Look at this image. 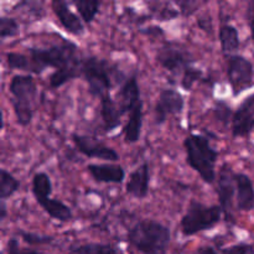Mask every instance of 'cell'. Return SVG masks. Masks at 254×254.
<instances>
[{"mask_svg": "<svg viewBox=\"0 0 254 254\" xmlns=\"http://www.w3.org/2000/svg\"><path fill=\"white\" fill-rule=\"evenodd\" d=\"M254 129V94L247 97L232 116V135L247 138Z\"/></svg>", "mask_w": 254, "mask_h": 254, "instance_id": "13", "label": "cell"}, {"mask_svg": "<svg viewBox=\"0 0 254 254\" xmlns=\"http://www.w3.org/2000/svg\"><path fill=\"white\" fill-rule=\"evenodd\" d=\"M186 161L201 176L206 184H213L216 180V161L217 150L211 146L210 139L200 134H190L184 140Z\"/></svg>", "mask_w": 254, "mask_h": 254, "instance_id": "3", "label": "cell"}, {"mask_svg": "<svg viewBox=\"0 0 254 254\" xmlns=\"http://www.w3.org/2000/svg\"><path fill=\"white\" fill-rule=\"evenodd\" d=\"M20 181L5 169L0 170V200L6 201L17 192Z\"/></svg>", "mask_w": 254, "mask_h": 254, "instance_id": "21", "label": "cell"}, {"mask_svg": "<svg viewBox=\"0 0 254 254\" xmlns=\"http://www.w3.org/2000/svg\"><path fill=\"white\" fill-rule=\"evenodd\" d=\"M87 170L98 183L121 184L126 179V171L121 165L114 164H89Z\"/></svg>", "mask_w": 254, "mask_h": 254, "instance_id": "16", "label": "cell"}, {"mask_svg": "<svg viewBox=\"0 0 254 254\" xmlns=\"http://www.w3.org/2000/svg\"><path fill=\"white\" fill-rule=\"evenodd\" d=\"M128 242L141 254H166L170 230L155 220H143L128 231Z\"/></svg>", "mask_w": 254, "mask_h": 254, "instance_id": "2", "label": "cell"}, {"mask_svg": "<svg viewBox=\"0 0 254 254\" xmlns=\"http://www.w3.org/2000/svg\"><path fill=\"white\" fill-rule=\"evenodd\" d=\"M216 114V118L218 121L223 122L225 124H228L230 122V116H231V109L225 102H216L215 109H213Z\"/></svg>", "mask_w": 254, "mask_h": 254, "instance_id": "30", "label": "cell"}, {"mask_svg": "<svg viewBox=\"0 0 254 254\" xmlns=\"http://www.w3.org/2000/svg\"><path fill=\"white\" fill-rule=\"evenodd\" d=\"M202 77V72L201 69L196 68V67L190 66L184 71L183 77H181V87L185 91H190L193 87V84Z\"/></svg>", "mask_w": 254, "mask_h": 254, "instance_id": "26", "label": "cell"}, {"mask_svg": "<svg viewBox=\"0 0 254 254\" xmlns=\"http://www.w3.org/2000/svg\"><path fill=\"white\" fill-rule=\"evenodd\" d=\"M236 191V173L228 164H223L217 179V193L220 206L227 221H235L232 215L233 195Z\"/></svg>", "mask_w": 254, "mask_h": 254, "instance_id": "10", "label": "cell"}, {"mask_svg": "<svg viewBox=\"0 0 254 254\" xmlns=\"http://www.w3.org/2000/svg\"><path fill=\"white\" fill-rule=\"evenodd\" d=\"M31 191L37 203L45 210L50 217L61 222H68L72 220L71 208L60 200L51 198L52 183L46 173H36L32 178Z\"/></svg>", "mask_w": 254, "mask_h": 254, "instance_id": "7", "label": "cell"}, {"mask_svg": "<svg viewBox=\"0 0 254 254\" xmlns=\"http://www.w3.org/2000/svg\"><path fill=\"white\" fill-rule=\"evenodd\" d=\"M252 252V247L246 243H238V245L231 246L222 251V254H248Z\"/></svg>", "mask_w": 254, "mask_h": 254, "instance_id": "32", "label": "cell"}, {"mask_svg": "<svg viewBox=\"0 0 254 254\" xmlns=\"http://www.w3.org/2000/svg\"><path fill=\"white\" fill-rule=\"evenodd\" d=\"M71 138L77 150L88 158H97L107 161L119 160V154L102 141L96 140L91 136L79 135V134H72Z\"/></svg>", "mask_w": 254, "mask_h": 254, "instance_id": "12", "label": "cell"}, {"mask_svg": "<svg viewBox=\"0 0 254 254\" xmlns=\"http://www.w3.org/2000/svg\"><path fill=\"white\" fill-rule=\"evenodd\" d=\"M247 21L251 29V36H252L253 44H254V0L248 2L247 7Z\"/></svg>", "mask_w": 254, "mask_h": 254, "instance_id": "33", "label": "cell"}, {"mask_svg": "<svg viewBox=\"0 0 254 254\" xmlns=\"http://www.w3.org/2000/svg\"><path fill=\"white\" fill-rule=\"evenodd\" d=\"M154 11H156V16H158V19L161 20V21H168V20L170 21L174 17L179 16V11L173 9L170 4H164V6L161 7H159L158 5V9L154 10Z\"/></svg>", "mask_w": 254, "mask_h": 254, "instance_id": "28", "label": "cell"}, {"mask_svg": "<svg viewBox=\"0 0 254 254\" xmlns=\"http://www.w3.org/2000/svg\"><path fill=\"white\" fill-rule=\"evenodd\" d=\"M185 99L180 92L173 88L161 89L155 106V123L161 126L169 116H176L184 111Z\"/></svg>", "mask_w": 254, "mask_h": 254, "instance_id": "11", "label": "cell"}, {"mask_svg": "<svg viewBox=\"0 0 254 254\" xmlns=\"http://www.w3.org/2000/svg\"><path fill=\"white\" fill-rule=\"evenodd\" d=\"M73 5L76 6L82 21L86 24H91L94 20V17L98 15L99 9H101V1H73Z\"/></svg>", "mask_w": 254, "mask_h": 254, "instance_id": "22", "label": "cell"}, {"mask_svg": "<svg viewBox=\"0 0 254 254\" xmlns=\"http://www.w3.org/2000/svg\"><path fill=\"white\" fill-rule=\"evenodd\" d=\"M19 34V24L15 19L9 16H0V37H14Z\"/></svg>", "mask_w": 254, "mask_h": 254, "instance_id": "24", "label": "cell"}, {"mask_svg": "<svg viewBox=\"0 0 254 254\" xmlns=\"http://www.w3.org/2000/svg\"><path fill=\"white\" fill-rule=\"evenodd\" d=\"M19 236L29 245H46L54 241V238L50 236H41V235H35V233H27L24 231H20Z\"/></svg>", "mask_w": 254, "mask_h": 254, "instance_id": "27", "label": "cell"}, {"mask_svg": "<svg viewBox=\"0 0 254 254\" xmlns=\"http://www.w3.org/2000/svg\"><path fill=\"white\" fill-rule=\"evenodd\" d=\"M124 112L116 99L112 98L109 94H106L101 98V117L103 119L106 131H112L121 126V119Z\"/></svg>", "mask_w": 254, "mask_h": 254, "instance_id": "17", "label": "cell"}, {"mask_svg": "<svg viewBox=\"0 0 254 254\" xmlns=\"http://www.w3.org/2000/svg\"><path fill=\"white\" fill-rule=\"evenodd\" d=\"M248 254H254V253H253V252H251V253H248Z\"/></svg>", "mask_w": 254, "mask_h": 254, "instance_id": "36", "label": "cell"}, {"mask_svg": "<svg viewBox=\"0 0 254 254\" xmlns=\"http://www.w3.org/2000/svg\"><path fill=\"white\" fill-rule=\"evenodd\" d=\"M76 254H122L118 248L102 243H88L76 250Z\"/></svg>", "mask_w": 254, "mask_h": 254, "instance_id": "23", "label": "cell"}, {"mask_svg": "<svg viewBox=\"0 0 254 254\" xmlns=\"http://www.w3.org/2000/svg\"><path fill=\"white\" fill-rule=\"evenodd\" d=\"M12 109L17 123L21 127L30 126L34 118V104L37 97V87L30 74H15L9 83Z\"/></svg>", "mask_w": 254, "mask_h": 254, "instance_id": "4", "label": "cell"}, {"mask_svg": "<svg viewBox=\"0 0 254 254\" xmlns=\"http://www.w3.org/2000/svg\"><path fill=\"white\" fill-rule=\"evenodd\" d=\"M156 61L166 71L174 74L184 73L188 67L192 66V57L186 50L173 45H165L156 52Z\"/></svg>", "mask_w": 254, "mask_h": 254, "instance_id": "9", "label": "cell"}, {"mask_svg": "<svg viewBox=\"0 0 254 254\" xmlns=\"http://www.w3.org/2000/svg\"><path fill=\"white\" fill-rule=\"evenodd\" d=\"M236 201L240 211L254 210V188L252 180L245 174H236Z\"/></svg>", "mask_w": 254, "mask_h": 254, "instance_id": "18", "label": "cell"}, {"mask_svg": "<svg viewBox=\"0 0 254 254\" xmlns=\"http://www.w3.org/2000/svg\"><path fill=\"white\" fill-rule=\"evenodd\" d=\"M175 4L178 5L179 10H180L184 16H191L201 6V2L192 1V0H186V1L181 0V1H176Z\"/></svg>", "mask_w": 254, "mask_h": 254, "instance_id": "29", "label": "cell"}, {"mask_svg": "<svg viewBox=\"0 0 254 254\" xmlns=\"http://www.w3.org/2000/svg\"><path fill=\"white\" fill-rule=\"evenodd\" d=\"M218 37H220L221 49L225 54H233L240 49V34L233 25H222Z\"/></svg>", "mask_w": 254, "mask_h": 254, "instance_id": "20", "label": "cell"}, {"mask_svg": "<svg viewBox=\"0 0 254 254\" xmlns=\"http://www.w3.org/2000/svg\"><path fill=\"white\" fill-rule=\"evenodd\" d=\"M81 77L88 83L89 93L93 97L102 98L108 94L113 87L114 79L122 77V73L107 60L89 56L82 60Z\"/></svg>", "mask_w": 254, "mask_h": 254, "instance_id": "5", "label": "cell"}, {"mask_svg": "<svg viewBox=\"0 0 254 254\" xmlns=\"http://www.w3.org/2000/svg\"><path fill=\"white\" fill-rule=\"evenodd\" d=\"M6 253L7 254H42L36 252L34 250H26V248L20 247L19 242L15 238H10L6 243Z\"/></svg>", "mask_w": 254, "mask_h": 254, "instance_id": "31", "label": "cell"}, {"mask_svg": "<svg viewBox=\"0 0 254 254\" xmlns=\"http://www.w3.org/2000/svg\"><path fill=\"white\" fill-rule=\"evenodd\" d=\"M77 46L72 42L64 40L62 44L42 49H29V72L40 74L46 68H55L56 71L50 76L51 88H59L69 79L81 77L82 60L77 55Z\"/></svg>", "mask_w": 254, "mask_h": 254, "instance_id": "1", "label": "cell"}, {"mask_svg": "<svg viewBox=\"0 0 254 254\" xmlns=\"http://www.w3.org/2000/svg\"><path fill=\"white\" fill-rule=\"evenodd\" d=\"M150 184V171L149 164L143 163L129 175L127 181V193L135 198H145L149 193Z\"/></svg>", "mask_w": 254, "mask_h": 254, "instance_id": "15", "label": "cell"}, {"mask_svg": "<svg viewBox=\"0 0 254 254\" xmlns=\"http://www.w3.org/2000/svg\"><path fill=\"white\" fill-rule=\"evenodd\" d=\"M222 212L221 206H207L192 200L180 221L181 232L186 237H190L202 231L212 230L221 221Z\"/></svg>", "mask_w": 254, "mask_h": 254, "instance_id": "6", "label": "cell"}, {"mask_svg": "<svg viewBox=\"0 0 254 254\" xmlns=\"http://www.w3.org/2000/svg\"><path fill=\"white\" fill-rule=\"evenodd\" d=\"M253 64L250 60L241 55H230L227 57V77L233 96H240L253 87Z\"/></svg>", "mask_w": 254, "mask_h": 254, "instance_id": "8", "label": "cell"}, {"mask_svg": "<svg viewBox=\"0 0 254 254\" xmlns=\"http://www.w3.org/2000/svg\"><path fill=\"white\" fill-rule=\"evenodd\" d=\"M195 254H217L212 247H201Z\"/></svg>", "mask_w": 254, "mask_h": 254, "instance_id": "35", "label": "cell"}, {"mask_svg": "<svg viewBox=\"0 0 254 254\" xmlns=\"http://www.w3.org/2000/svg\"><path fill=\"white\" fill-rule=\"evenodd\" d=\"M141 127H143V101L129 112L128 122L124 128L127 143H136L140 139Z\"/></svg>", "mask_w": 254, "mask_h": 254, "instance_id": "19", "label": "cell"}, {"mask_svg": "<svg viewBox=\"0 0 254 254\" xmlns=\"http://www.w3.org/2000/svg\"><path fill=\"white\" fill-rule=\"evenodd\" d=\"M51 7L59 19L60 24L64 27L66 31L72 35H76V36H81L84 34V25L82 22V19L69 9L66 1L54 0L51 1Z\"/></svg>", "mask_w": 254, "mask_h": 254, "instance_id": "14", "label": "cell"}, {"mask_svg": "<svg viewBox=\"0 0 254 254\" xmlns=\"http://www.w3.org/2000/svg\"><path fill=\"white\" fill-rule=\"evenodd\" d=\"M6 215H7L6 203H5V201H1V202H0V220L4 221L5 217H6Z\"/></svg>", "mask_w": 254, "mask_h": 254, "instance_id": "34", "label": "cell"}, {"mask_svg": "<svg viewBox=\"0 0 254 254\" xmlns=\"http://www.w3.org/2000/svg\"><path fill=\"white\" fill-rule=\"evenodd\" d=\"M6 64L9 68L11 69H22V71H29L30 69L29 56L17 54V52H7Z\"/></svg>", "mask_w": 254, "mask_h": 254, "instance_id": "25", "label": "cell"}]
</instances>
